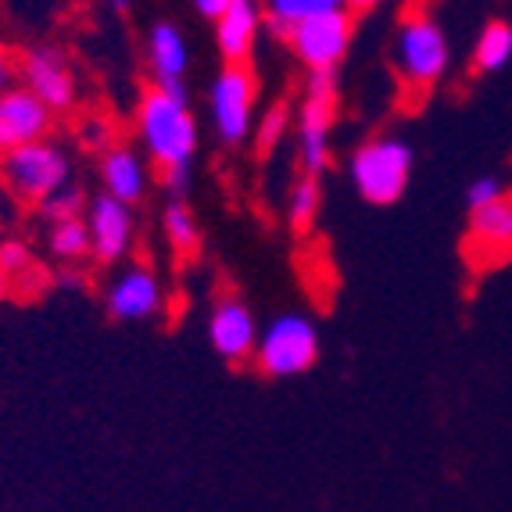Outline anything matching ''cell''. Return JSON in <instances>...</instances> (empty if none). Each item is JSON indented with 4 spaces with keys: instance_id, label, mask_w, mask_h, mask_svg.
Returning a JSON list of instances; mask_svg holds the SVG:
<instances>
[{
    "instance_id": "6da1fadb",
    "label": "cell",
    "mask_w": 512,
    "mask_h": 512,
    "mask_svg": "<svg viewBox=\"0 0 512 512\" xmlns=\"http://www.w3.org/2000/svg\"><path fill=\"white\" fill-rule=\"evenodd\" d=\"M137 144L158 172L165 194L187 201L194 190V162L201 151V126L190 108L187 86H147L137 101Z\"/></svg>"
},
{
    "instance_id": "7a4b0ae2",
    "label": "cell",
    "mask_w": 512,
    "mask_h": 512,
    "mask_svg": "<svg viewBox=\"0 0 512 512\" xmlns=\"http://www.w3.org/2000/svg\"><path fill=\"white\" fill-rule=\"evenodd\" d=\"M76 183V165H72L69 147L61 140H33V144L0 151V190L8 201L22 208H40L61 187Z\"/></svg>"
},
{
    "instance_id": "3957f363",
    "label": "cell",
    "mask_w": 512,
    "mask_h": 512,
    "mask_svg": "<svg viewBox=\"0 0 512 512\" xmlns=\"http://www.w3.org/2000/svg\"><path fill=\"white\" fill-rule=\"evenodd\" d=\"M416 169V151L405 137L380 133L362 140L348 158V183L373 208H391L405 197Z\"/></svg>"
},
{
    "instance_id": "277c9868",
    "label": "cell",
    "mask_w": 512,
    "mask_h": 512,
    "mask_svg": "<svg viewBox=\"0 0 512 512\" xmlns=\"http://www.w3.org/2000/svg\"><path fill=\"white\" fill-rule=\"evenodd\" d=\"M391 69L402 79V86L416 94H430L448 69H452V43L434 15L409 11L398 22V33L391 43Z\"/></svg>"
},
{
    "instance_id": "5b68a950",
    "label": "cell",
    "mask_w": 512,
    "mask_h": 512,
    "mask_svg": "<svg viewBox=\"0 0 512 512\" xmlns=\"http://www.w3.org/2000/svg\"><path fill=\"white\" fill-rule=\"evenodd\" d=\"M337 72H308L301 90L298 115H294V154H298L301 176L323 180L333 162V122H337Z\"/></svg>"
},
{
    "instance_id": "8992f818",
    "label": "cell",
    "mask_w": 512,
    "mask_h": 512,
    "mask_svg": "<svg viewBox=\"0 0 512 512\" xmlns=\"http://www.w3.org/2000/svg\"><path fill=\"white\" fill-rule=\"evenodd\" d=\"M323 351V337H319V323L308 312H276L269 323L258 330L255 344V362L265 376L273 380H291V376H305L308 369L319 362Z\"/></svg>"
},
{
    "instance_id": "52a82bcc",
    "label": "cell",
    "mask_w": 512,
    "mask_h": 512,
    "mask_svg": "<svg viewBox=\"0 0 512 512\" xmlns=\"http://www.w3.org/2000/svg\"><path fill=\"white\" fill-rule=\"evenodd\" d=\"M258 76L251 65H222L212 76L205 90V108H208V126H212L215 140L222 147H244L255 133V111H258Z\"/></svg>"
},
{
    "instance_id": "ba28073f",
    "label": "cell",
    "mask_w": 512,
    "mask_h": 512,
    "mask_svg": "<svg viewBox=\"0 0 512 512\" xmlns=\"http://www.w3.org/2000/svg\"><path fill=\"white\" fill-rule=\"evenodd\" d=\"M18 86H26L36 101H43L54 115H69L79 108V76L76 65L58 43H29L26 51L15 54Z\"/></svg>"
},
{
    "instance_id": "9c48e42d",
    "label": "cell",
    "mask_w": 512,
    "mask_h": 512,
    "mask_svg": "<svg viewBox=\"0 0 512 512\" xmlns=\"http://www.w3.org/2000/svg\"><path fill=\"white\" fill-rule=\"evenodd\" d=\"M351 36H355L351 11H330L294 26L287 47L305 72H337L351 51Z\"/></svg>"
},
{
    "instance_id": "30bf717a",
    "label": "cell",
    "mask_w": 512,
    "mask_h": 512,
    "mask_svg": "<svg viewBox=\"0 0 512 512\" xmlns=\"http://www.w3.org/2000/svg\"><path fill=\"white\" fill-rule=\"evenodd\" d=\"M86 237H90V262L122 265L137 248V208L122 205L108 194H94L86 201Z\"/></svg>"
},
{
    "instance_id": "8fae6325",
    "label": "cell",
    "mask_w": 512,
    "mask_h": 512,
    "mask_svg": "<svg viewBox=\"0 0 512 512\" xmlns=\"http://www.w3.org/2000/svg\"><path fill=\"white\" fill-rule=\"evenodd\" d=\"M104 308L115 323H151L165 312V283L154 265L133 262L115 269L104 287Z\"/></svg>"
},
{
    "instance_id": "7c38bea8",
    "label": "cell",
    "mask_w": 512,
    "mask_h": 512,
    "mask_svg": "<svg viewBox=\"0 0 512 512\" xmlns=\"http://www.w3.org/2000/svg\"><path fill=\"white\" fill-rule=\"evenodd\" d=\"M208 348L219 355L222 362L230 366H244V362L255 359V344H258V319L248 305L233 294L219 298L208 312Z\"/></svg>"
},
{
    "instance_id": "4fadbf2b",
    "label": "cell",
    "mask_w": 512,
    "mask_h": 512,
    "mask_svg": "<svg viewBox=\"0 0 512 512\" xmlns=\"http://www.w3.org/2000/svg\"><path fill=\"white\" fill-rule=\"evenodd\" d=\"M97 176H101V194L115 197V201H122L129 208L144 205L154 187V169L144 158V151L133 144H119V140L108 151H101Z\"/></svg>"
},
{
    "instance_id": "5bb4252c",
    "label": "cell",
    "mask_w": 512,
    "mask_h": 512,
    "mask_svg": "<svg viewBox=\"0 0 512 512\" xmlns=\"http://www.w3.org/2000/svg\"><path fill=\"white\" fill-rule=\"evenodd\" d=\"M54 115L43 101H36L26 86H11L0 94V151L47 140L54 133Z\"/></svg>"
},
{
    "instance_id": "9a60e30c",
    "label": "cell",
    "mask_w": 512,
    "mask_h": 512,
    "mask_svg": "<svg viewBox=\"0 0 512 512\" xmlns=\"http://www.w3.org/2000/svg\"><path fill=\"white\" fill-rule=\"evenodd\" d=\"M215 26V51L222 65H251L258 40L265 33V11L262 0H233L212 22Z\"/></svg>"
},
{
    "instance_id": "2e32d148",
    "label": "cell",
    "mask_w": 512,
    "mask_h": 512,
    "mask_svg": "<svg viewBox=\"0 0 512 512\" xmlns=\"http://www.w3.org/2000/svg\"><path fill=\"white\" fill-rule=\"evenodd\" d=\"M466 248L477 265H502L512 258V194L498 197L495 205L470 212Z\"/></svg>"
},
{
    "instance_id": "e0dca14e",
    "label": "cell",
    "mask_w": 512,
    "mask_h": 512,
    "mask_svg": "<svg viewBox=\"0 0 512 512\" xmlns=\"http://www.w3.org/2000/svg\"><path fill=\"white\" fill-rule=\"evenodd\" d=\"M144 61L154 86H187L190 40L176 22H154L144 36Z\"/></svg>"
},
{
    "instance_id": "ac0fdd59",
    "label": "cell",
    "mask_w": 512,
    "mask_h": 512,
    "mask_svg": "<svg viewBox=\"0 0 512 512\" xmlns=\"http://www.w3.org/2000/svg\"><path fill=\"white\" fill-rule=\"evenodd\" d=\"M262 11L265 33L287 43L294 26H301V22L316 15H330V11H348V0H262Z\"/></svg>"
},
{
    "instance_id": "d6986e66",
    "label": "cell",
    "mask_w": 512,
    "mask_h": 512,
    "mask_svg": "<svg viewBox=\"0 0 512 512\" xmlns=\"http://www.w3.org/2000/svg\"><path fill=\"white\" fill-rule=\"evenodd\" d=\"M162 237L172 248V255L180 258H197L205 248V230H201L194 208L187 201H176V197H169L162 208Z\"/></svg>"
},
{
    "instance_id": "ffe728a7",
    "label": "cell",
    "mask_w": 512,
    "mask_h": 512,
    "mask_svg": "<svg viewBox=\"0 0 512 512\" xmlns=\"http://www.w3.org/2000/svg\"><path fill=\"white\" fill-rule=\"evenodd\" d=\"M47 255L58 269H83L90 262V237H86V222L69 219V222H54L47 226Z\"/></svg>"
},
{
    "instance_id": "44dd1931",
    "label": "cell",
    "mask_w": 512,
    "mask_h": 512,
    "mask_svg": "<svg viewBox=\"0 0 512 512\" xmlns=\"http://www.w3.org/2000/svg\"><path fill=\"white\" fill-rule=\"evenodd\" d=\"M512 61V26L509 22H487L480 29L477 43H473V72L477 76H495V72L509 69Z\"/></svg>"
},
{
    "instance_id": "7402d4cb",
    "label": "cell",
    "mask_w": 512,
    "mask_h": 512,
    "mask_svg": "<svg viewBox=\"0 0 512 512\" xmlns=\"http://www.w3.org/2000/svg\"><path fill=\"white\" fill-rule=\"evenodd\" d=\"M323 212V180L316 176H298L287 190V222L294 233H308Z\"/></svg>"
},
{
    "instance_id": "603a6c76",
    "label": "cell",
    "mask_w": 512,
    "mask_h": 512,
    "mask_svg": "<svg viewBox=\"0 0 512 512\" xmlns=\"http://www.w3.org/2000/svg\"><path fill=\"white\" fill-rule=\"evenodd\" d=\"M291 129H294V111L287 108V104H273V108H265L255 119V133H251V140H255L258 151L269 154V151H276L283 140L291 137Z\"/></svg>"
},
{
    "instance_id": "cb8c5ba5",
    "label": "cell",
    "mask_w": 512,
    "mask_h": 512,
    "mask_svg": "<svg viewBox=\"0 0 512 512\" xmlns=\"http://www.w3.org/2000/svg\"><path fill=\"white\" fill-rule=\"evenodd\" d=\"M86 201H90V197H86V190L79 187V183H69V187H61L58 194L47 197V201L36 208V215H40L43 226H54V222H69V219H83Z\"/></svg>"
},
{
    "instance_id": "d4e9b609",
    "label": "cell",
    "mask_w": 512,
    "mask_h": 512,
    "mask_svg": "<svg viewBox=\"0 0 512 512\" xmlns=\"http://www.w3.org/2000/svg\"><path fill=\"white\" fill-rule=\"evenodd\" d=\"M36 265H40V262H36L33 248H29V240L0 237V273L8 276L11 287H15V280H22L26 273H33Z\"/></svg>"
},
{
    "instance_id": "484cf974",
    "label": "cell",
    "mask_w": 512,
    "mask_h": 512,
    "mask_svg": "<svg viewBox=\"0 0 512 512\" xmlns=\"http://www.w3.org/2000/svg\"><path fill=\"white\" fill-rule=\"evenodd\" d=\"M505 194H509V190H505V183L498 180V176H477V180H470V187H466V208L477 212V208L495 205L498 197H505Z\"/></svg>"
},
{
    "instance_id": "4316f807",
    "label": "cell",
    "mask_w": 512,
    "mask_h": 512,
    "mask_svg": "<svg viewBox=\"0 0 512 512\" xmlns=\"http://www.w3.org/2000/svg\"><path fill=\"white\" fill-rule=\"evenodd\" d=\"M79 140H83L90 151H108L115 144V133H111V122L101 119V115H86L83 126H79Z\"/></svg>"
},
{
    "instance_id": "83f0119b",
    "label": "cell",
    "mask_w": 512,
    "mask_h": 512,
    "mask_svg": "<svg viewBox=\"0 0 512 512\" xmlns=\"http://www.w3.org/2000/svg\"><path fill=\"white\" fill-rule=\"evenodd\" d=\"M15 83H18V76H15V54L8 51V43H4V36H0V94H4V90H11Z\"/></svg>"
},
{
    "instance_id": "f1b7e54d",
    "label": "cell",
    "mask_w": 512,
    "mask_h": 512,
    "mask_svg": "<svg viewBox=\"0 0 512 512\" xmlns=\"http://www.w3.org/2000/svg\"><path fill=\"white\" fill-rule=\"evenodd\" d=\"M230 4H233V0H194V11L205 18V22H215V18L230 8Z\"/></svg>"
},
{
    "instance_id": "f546056e",
    "label": "cell",
    "mask_w": 512,
    "mask_h": 512,
    "mask_svg": "<svg viewBox=\"0 0 512 512\" xmlns=\"http://www.w3.org/2000/svg\"><path fill=\"white\" fill-rule=\"evenodd\" d=\"M51 283H58L65 291H79L86 283V273L83 269H58V276H51Z\"/></svg>"
},
{
    "instance_id": "4dcf8cb0",
    "label": "cell",
    "mask_w": 512,
    "mask_h": 512,
    "mask_svg": "<svg viewBox=\"0 0 512 512\" xmlns=\"http://www.w3.org/2000/svg\"><path fill=\"white\" fill-rule=\"evenodd\" d=\"M8 222H11V201H8V194L0 190V237L8 230Z\"/></svg>"
},
{
    "instance_id": "1f68e13d",
    "label": "cell",
    "mask_w": 512,
    "mask_h": 512,
    "mask_svg": "<svg viewBox=\"0 0 512 512\" xmlns=\"http://www.w3.org/2000/svg\"><path fill=\"white\" fill-rule=\"evenodd\" d=\"M384 0H348V11H373L380 8Z\"/></svg>"
},
{
    "instance_id": "d6a6232c",
    "label": "cell",
    "mask_w": 512,
    "mask_h": 512,
    "mask_svg": "<svg viewBox=\"0 0 512 512\" xmlns=\"http://www.w3.org/2000/svg\"><path fill=\"white\" fill-rule=\"evenodd\" d=\"M11 294H15V287H11V280L4 273H0V301L4 298H11Z\"/></svg>"
},
{
    "instance_id": "836d02e7",
    "label": "cell",
    "mask_w": 512,
    "mask_h": 512,
    "mask_svg": "<svg viewBox=\"0 0 512 512\" xmlns=\"http://www.w3.org/2000/svg\"><path fill=\"white\" fill-rule=\"evenodd\" d=\"M108 8H111V11H119V15H122V11L133 8V0H108Z\"/></svg>"
}]
</instances>
